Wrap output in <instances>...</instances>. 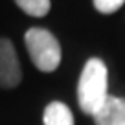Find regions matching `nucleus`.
<instances>
[{"label": "nucleus", "mask_w": 125, "mask_h": 125, "mask_svg": "<svg viewBox=\"0 0 125 125\" xmlns=\"http://www.w3.org/2000/svg\"><path fill=\"white\" fill-rule=\"evenodd\" d=\"M109 72L107 64L98 57H92L85 62L77 83V103L85 114H94L101 109L109 98Z\"/></svg>", "instance_id": "f257e3e1"}, {"label": "nucleus", "mask_w": 125, "mask_h": 125, "mask_svg": "<svg viewBox=\"0 0 125 125\" xmlns=\"http://www.w3.org/2000/svg\"><path fill=\"white\" fill-rule=\"evenodd\" d=\"M44 125H74V116L72 110L61 101H52L46 105L42 116Z\"/></svg>", "instance_id": "39448f33"}, {"label": "nucleus", "mask_w": 125, "mask_h": 125, "mask_svg": "<svg viewBox=\"0 0 125 125\" xmlns=\"http://www.w3.org/2000/svg\"><path fill=\"white\" fill-rule=\"evenodd\" d=\"M96 125H125V98L109 96L101 109L94 114Z\"/></svg>", "instance_id": "20e7f679"}, {"label": "nucleus", "mask_w": 125, "mask_h": 125, "mask_svg": "<svg viewBox=\"0 0 125 125\" xmlns=\"http://www.w3.org/2000/svg\"><path fill=\"white\" fill-rule=\"evenodd\" d=\"M125 4V0H94V8L98 9L99 13H114Z\"/></svg>", "instance_id": "0eeeda50"}, {"label": "nucleus", "mask_w": 125, "mask_h": 125, "mask_svg": "<svg viewBox=\"0 0 125 125\" xmlns=\"http://www.w3.org/2000/svg\"><path fill=\"white\" fill-rule=\"evenodd\" d=\"M17 6L31 17H44L50 11V0H15Z\"/></svg>", "instance_id": "423d86ee"}, {"label": "nucleus", "mask_w": 125, "mask_h": 125, "mask_svg": "<svg viewBox=\"0 0 125 125\" xmlns=\"http://www.w3.org/2000/svg\"><path fill=\"white\" fill-rule=\"evenodd\" d=\"M22 81V70L15 46L9 39H0V88H15Z\"/></svg>", "instance_id": "7ed1b4c3"}, {"label": "nucleus", "mask_w": 125, "mask_h": 125, "mask_svg": "<svg viewBox=\"0 0 125 125\" xmlns=\"http://www.w3.org/2000/svg\"><path fill=\"white\" fill-rule=\"evenodd\" d=\"M31 62L41 72H53L61 64V44L44 28H30L24 35Z\"/></svg>", "instance_id": "f03ea898"}]
</instances>
